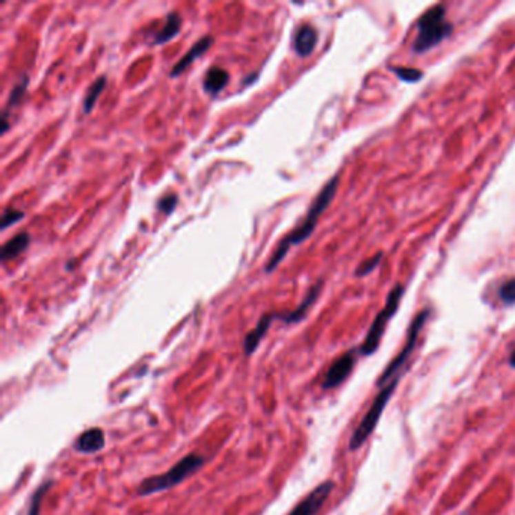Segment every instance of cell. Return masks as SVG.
I'll return each instance as SVG.
<instances>
[{"instance_id": "6da1fadb", "label": "cell", "mask_w": 515, "mask_h": 515, "mask_svg": "<svg viewBox=\"0 0 515 515\" xmlns=\"http://www.w3.org/2000/svg\"><path fill=\"white\" fill-rule=\"evenodd\" d=\"M339 179L340 177L337 174V176H334V177L328 180V183L321 189V192L318 194V196L314 198V201L312 203L310 209H308V213H307L305 219L303 221V224L298 225L292 233H289L279 243V247H276V250L274 251V254L271 256V259L267 260V263L265 266V271L267 274L274 272L275 269L280 266V263L284 260V257L287 256L290 247H295V245L303 243L305 239H308V237L313 234L316 225H318V223H319L321 215L328 209V205L331 204V201L334 200L337 188H339Z\"/></svg>"}, {"instance_id": "7a4b0ae2", "label": "cell", "mask_w": 515, "mask_h": 515, "mask_svg": "<svg viewBox=\"0 0 515 515\" xmlns=\"http://www.w3.org/2000/svg\"><path fill=\"white\" fill-rule=\"evenodd\" d=\"M417 35L413 43V52L425 53L441 44L454 32V25L446 17L445 5H434L417 20Z\"/></svg>"}, {"instance_id": "3957f363", "label": "cell", "mask_w": 515, "mask_h": 515, "mask_svg": "<svg viewBox=\"0 0 515 515\" xmlns=\"http://www.w3.org/2000/svg\"><path fill=\"white\" fill-rule=\"evenodd\" d=\"M204 463V456L196 454H188L186 456L181 458L179 463L174 464L168 472L141 481V483L137 487V494L141 497H147L157 493H163L166 489L177 487L188 478H191L198 470H201Z\"/></svg>"}, {"instance_id": "277c9868", "label": "cell", "mask_w": 515, "mask_h": 515, "mask_svg": "<svg viewBox=\"0 0 515 515\" xmlns=\"http://www.w3.org/2000/svg\"><path fill=\"white\" fill-rule=\"evenodd\" d=\"M398 385H399V376L392 379L388 384H385L381 390H379V393L375 396V399L374 402H372V405L369 407L367 413L364 414L361 422L359 423V426L355 427L351 435L350 450L354 452L363 447L364 443H366L370 435L374 434V431L376 430V426L379 423V420H381V416L384 413L387 403L390 402V399L393 398Z\"/></svg>"}, {"instance_id": "5b68a950", "label": "cell", "mask_w": 515, "mask_h": 515, "mask_svg": "<svg viewBox=\"0 0 515 515\" xmlns=\"http://www.w3.org/2000/svg\"><path fill=\"white\" fill-rule=\"evenodd\" d=\"M405 293V289H403L402 284H396V286L390 290L385 301V305L381 312L376 314V318L372 322L370 328L367 331L366 337H364L363 343L359 350V354L363 356H370L374 355L379 345H381V340L384 332L387 330V325L393 319V316L398 312V308L401 305V299Z\"/></svg>"}, {"instance_id": "8992f818", "label": "cell", "mask_w": 515, "mask_h": 515, "mask_svg": "<svg viewBox=\"0 0 515 515\" xmlns=\"http://www.w3.org/2000/svg\"><path fill=\"white\" fill-rule=\"evenodd\" d=\"M430 316H431L430 308H423V310L418 312L414 316V319L411 321L410 327H408V331H407L405 345H403V347L399 351V354L396 355L394 359L387 364V367L384 369L381 376L378 378V383L376 384L379 387H384L385 384L390 383L392 379L399 376L402 369L405 367V364L411 359V355H413V352L416 351L418 337H420V334H422L425 323H426L427 319H430Z\"/></svg>"}, {"instance_id": "52a82bcc", "label": "cell", "mask_w": 515, "mask_h": 515, "mask_svg": "<svg viewBox=\"0 0 515 515\" xmlns=\"http://www.w3.org/2000/svg\"><path fill=\"white\" fill-rule=\"evenodd\" d=\"M355 363H356L355 350L342 354L339 359L332 361V364L328 367L327 374H325V378L322 381L323 390H332V388H337L339 385H342L346 379L351 376L355 367Z\"/></svg>"}, {"instance_id": "ba28073f", "label": "cell", "mask_w": 515, "mask_h": 515, "mask_svg": "<svg viewBox=\"0 0 515 515\" xmlns=\"http://www.w3.org/2000/svg\"><path fill=\"white\" fill-rule=\"evenodd\" d=\"M334 487L336 483L332 481H325L319 483L318 487H314L310 493H308L303 501L289 512V515H318L325 506V503H327Z\"/></svg>"}, {"instance_id": "9c48e42d", "label": "cell", "mask_w": 515, "mask_h": 515, "mask_svg": "<svg viewBox=\"0 0 515 515\" xmlns=\"http://www.w3.org/2000/svg\"><path fill=\"white\" fill-rule=\"evenodd\" d=\"M322 287H323V281L319 280L318 283L314 284V286L310 287V290L307 292V295L304 296L303 303H301L295 308V310L287 312V313H275V319H279L286 325H293V323H298V322L303 321L307 316L308 310H310V308L314 305L316 301H318V298L321 296Z\"/></svg>"}, {"instance_id": "30bf717a", "label": "cell", "mask_w": 515, "mask_h": 515, "mask_svg": "<svg viewBox=\"0 0 515 515\" xmlns=\"http://www.w3.org/2000/svg\"><path fill=\"white\" fill-rule=\"evenodd\" d=\"M74 450L79 454L85 455H92L99 454L103 449L106 447V434L99 426L90 427V430L83 431L74 441Z\"/></svg>"}, {"instance_id": "8fae6325", "label": "cell", "mask_w": 515, "mask_h": 515, "mask_svg": "<svg viewBox=\"0 0 515 515\" xmlns=\"http://www.w3.org/2000/svg\"><path fill=\"white\" fill-rule=\"evenodd\" d=\"M275 321V313H265L259 319L254 330H251L243 339V352L247 356L254 354L261 343V340L266 336V332L271 328V323Z\"/></svg>"}, {"instance_id": "7c38bea8", "label": "cell", "mask_w": 515, "mask_h": 515, "mask_svg": "<svg viewBox=\"0 0 515 515\" xmlns=\"http://www.w3.org/2000/svg\"><path fill=\"white\" fill-rule=\"evenodd\" d=\"M316 44H318V30L312 25L299 26L295 38H293V49L301 58H307L313 53Z\"/></svg>"}, {"instance_id": "4fadbf2b", "label": "cell", "mask_w": 515, "mask_h": 515, "mask_svg": "<svg viewBox=\"0 0 515 515\" xmlns=\"http://www.w3.org/2000/svg\"><path fill=\"white\" fill-rule=\"evenodd\" d=\"M212 44H213V38L209 37V35H208V37H203V38L198 39V41L191 47V49H189V52L185 54V57L181 58V59L177 62V64L172 67L170 76H171V77H177V76H180V74L183 73V71H185L189 65L192 64V62H194L195 59L201 58L203 54L210 49Z\"/></svg>"}, {"instance_id": "5bb4252c", "label": "cell", "mask_w": 515, "mask_h": 515, "mask_svg": "<svg viewBox=\"0 0 515 515\" xmlns=\"http://www.w3.org/2000/svg\"><path fill=\"white\" fill-rule=\"evenodd\" d=\"M28 85H29V76L25 73L20 77V81L14 85V88L10 92V97H8L6 106H5L3 112H2V120H0V123H2V129H0V133H6V130L10 129V121H8V117H10L11 110L14 108H17L20 103L23 101V97H25V94L28 91Z\"/></svg>"}, {"instance_id": "9a60e30c", "label": "cell", "mask_w": 515, "mask_h": 515, "mask_svg": "<svg viewBox=\"0 0 515 515\" xmlns=\"http://www.w3.org/2000/svg\"><path fill=\"white\" fill-rule=\"evenodd\" d=\"M230 81L228 71L221 67H212L208 70L204 77V91L209 92L210 96H216L225 88V85Z\"/></svg>"}, {"instance_id": "2e32d148", "label": "cell", "mask_w": 515, "mask_h": 515, "mask_svg": "<svg viewBox=\"0 0 515 515\" xmlns=\"http://www.w3.org/2000/svg\"><path fill=\"white\" fill-rule=\"evenodd\" d=\"M30 242V236L29 233H19L14 237H11L10 241L3 243L2 251H0V257H2V261H8L11 259H15L20 256L23 251H25L29 247Z\"/></svg>"}, {"instance_id": "e0dca14e", "label": "cell", "mask_w": 515, "mask_h": 515, "mask_svg": "<svg viewBox=\"0 0 515 515\" xmlns=\"http://www.w3.org/2000/svg\"><path fill=\"white\" fill-rule=\"evenodd\" d=\"M180 29H181V17L177 12H171L168 17H166L165 25L161 28V30H157V32L154 34L153 43L159 44V46L168 43L170 39L179 35Z\"/></svg>"}, {"instance_id": "ac0fdd59", "label": "cell", "mask_w": 515, "mask_h": 515, "mask_svg": "<svg viewBox=\"0 0 515 515\" xmlns=\"http://www.w3.org/2000/svg\"><path fill=\"white\" fill-rule=\"evenodd\" d=\"M106 88V77L105 76H100L97 77L96 81H94L91 85L88 91L85 92V99H83V112L85 114H90L91 110L94 109V106H96V103L99 100V97L101 96V92L105 91Z\"/></svg>"}, {"instance_id": "d6986e66", "label": "cell", "mask_w": 515, "mask_h": 515, "mask_svg": "<svg viewBox=\"0 0 515 515\" xmlns=\"http://www.w3.org/2000/svg\"><path fill=\"white\" fill-rule=\"evenodd\" d=\"M53 487V481H44L41 485H39L35 491L32 497H30V503H29V509L28 515H41V506L46 494L49 493V489Z\"/></svg>"}, {"instance_id": "ffe728a7", "label": "cell", "mask_w": 515, "mask_h": 515, "mask_svg": "<svg viewBox=\"0 0 515 515\" xmlns=\"http://www.w3.org/2000/svg\"><path fill=\"white\" fill-rule=\"evenodd\" d=\"M381 260H383V252H376L375 256H372V257L366 259L364 261H361V263L359 265V267H356L355 276H359V279H363V276H366V275L372 274L379 266V263H381Z\"/></svg>"}, {"instance_id": "44dd1931", "label": "cell", "mask_w": 515, "mask_h": 515, "mask_svg": "<svg viewBox=\"0 0 515 515\" xmlns=\"http://www.w3.org/2000/svg\"><path fill=\"white\" fill-rule=\"evenodd\" d=\"M393 73L398 76L402 81L408 83H414L423 77V73L417 68H410V67H392L390 68Z\"/></svg>"}, {"instance_id": "7402d4cb", "label": "cell", "mask_w": 515, "mask_h": 515, "mask_svg": "<svg viewBox=\"0 0 515 515\" xmlns=\"http://www.w3.org/2000/svg\"><path fill=\"white\" fill-rule=\"evenodd\" d=\"M498 298L505 305L515 304V279L505 281L498 289Z\"/></svg>"}, {"instance_id": "603a6c76", "label": "cell", "mask_w": 515, "mask_h": 515, "mask_svg": "<svg viewBox=\"0 0 515 515\" xmlns=\"http://www.w3.org/2000/svg\"><path fill=\"white\" fill-rule=\"evenodd\" d=\"M179 203V196L176 194H166L159 198L157 201V209H159L163 215H171L176 210V205Z\"/></svg>"}, {"instance_id": "cb8c5ba5", "label": "cell", "mask_w": 515, "mask_h": 515, "mask_svg": "<svg viewBox=\"0 0 515 515\" xmlns=\"http://www.w3.org/2000/svg\"><path fill=\"white\" fill-rule=\"evenodd\" d=\"M25 218V213L17 210V209H6L2 215V223H0V228L6 230L8 227H11L14 224L20 223V221Z\"/></svg>"}, {"instance_id": "d4e9b609", "label": "cell", "mask_w": 515, "mask_h": 515, "mask_svg": "<svg viewBox=\"0 0 515 515\" xmlns=\"http://www.w3.org/2000/svg\"><path fill=\"white\" fill-rule=\"evenodd\" d=\"M509 366L512 367V369H515V350L511 352V355H509Z\"/></svg>"}]
</instances>
